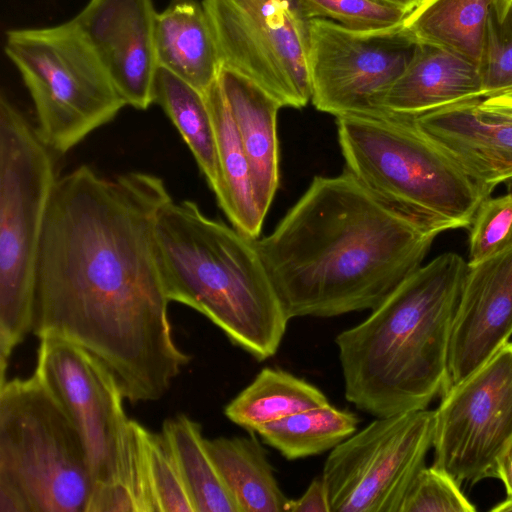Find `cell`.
Wrapping results in <instances>:
<instances>
[{"label": "cell", "instance_id": "1", "mask_svg": "<svg viewBox=\"0 0 512 512\" xmlns=\"http://www.w3.org/2000/svg\"><path fill=\"white\" fill-rule=\"evenodd\" d=\"M171 200L156 175L109 179L82 165L58 178L40 241L34 334L95 355L132 404L162 398L191 359L174 341L157 261Z\"/></svg>", "mask_w": 512, "mask_h": 512}, {"label": "cell", "instance_id": "2", "mask_svg": "<svg viewBox=\"0 0 512 512\" xmlns=\"http://www.w3.org/2000/svg\"><path fill=\"white\" fill-rule=\"evenodd\" d=\"M436 236L345 169L315 176L254 242L288 317L327 318L378 307L422 266Z\"/></svg>", "mask_w": 512, "mask_h": 512}, {"label": "cell", "instance_id": "3", "mask_svg": "<svg viewBox=\"0 0 512 512\" xmlns=\"http://www.w3.org/2000/svg\"><path fill=\"white\" fill-rule=\"evenodd\" d=\"M469 270L445 252L335 339L348 402L379 417L425 409L448 387L453 319Z\"/></svg>", "mask_w": 512, "mask_h": 512}, {"label": "cell", "instance_id": "4", "mask_svg": "<svg viewBox=\"0 0 512 512\" xmlns=\"http://www.w3.org/2000/svg\"><path fill=\"white\" fill-rule=\"evenodd\" d=\"M169 301L204 315L258 361L274 356L290 318L254 240L207 217L191 200L169 201L155 229Z\"/></svg>", "mask_w": 512, "mask_h": 512}, {"label": "cell", "instance_id": "5", "mask_svg": "<svg viewBox=\"0 0 512 512\" xmlns=\"http://www.w3.org/2000/svg\"><path fill=\"white\" fill-rule=\"evenodd\" d=\"M336 123L346 170L436 235L469 227L491 196L412 117L343 116Z\"/></svg>", "mask_w": 512, "mask_h": 512}, {"label": "cell", "instance_id": "6", "mask_svg": "<svg viewBox=\"0 0 512 512\" xmlns=\"http://www.w3.org/2000/svg\"><path fill=\"white\" fill-rule=\"evenodd\" d=\"M93 484L81 434L43 378L0 383V512H85Z\"/></svg>", "mask_w": 512, "mask_h": 512}, {"label": "cell", "instance_id": "7", "mask_svg": "<svg viewBox=\"0 0 512 512\" xmlns=\"http://www.w3.org/2000/svg\"><path fill=\"white\" fill-rule=\"evenodd\" d=\"M52 151L21 111L0 98V382L33 331L35 272L58 180Z\"/></svg>", "mask_w": 512, "mask_h": 512}, {"label": "cell", "instance_id": "8", "mask_svg": "<svg viewBox=\"0 0 512 512\" xmlns=\"http://www.w3.org/2000/svg\"><path fill=\"white\" fill-rule=\"evenodd\" d=\"M5 53L33 101L35 129L53 153H67L126 106L73 20L9 30Z\"/></svg>", "mask_w": 512, "mask_h": 512}, {"label": "cell", "instance_id": "9", "mask_svg": "<svg viewBox=\"0 0 512 512\" xmlns=\"http://www.w3.org/2000/svg\"><path fill=\"white\" fill-rule=\"evenodd\" d=\"M221 65L260 86L282 107L311 100L309 20L294 0H202Z\"/></svg>", "mask_w": 512, "mask_h": 512}, {"label": "cell", "instance_id": "10", "mask_svg": "<svg viewBox=\"0 0 512 512\" xmlns=\"http://www.w3.org/2000/svg\"><path fill=\"white\" fill-rule=\"evenodd\" d=\"M435 410L373 420L333 448L322 478L331 512H400L433 446Z\"/></svg>", "mask_w": 512, "mask_h": 512}, {"label": "cell", "instance_id": "11", "mask_svg": "<svg viewBox=\"0 0 512 512\" xmlns=\"http://www.w3.org/2000/svg\"><path fill=\"white\" fill-rule=\"evenodd\" d=\"M417 47L403 23L357 31L328 19H310L308 66L314 107L336 118L386 115L384 99Z\"/></svg>", "mask_w": 512, "mask_h": 512}, {"label": "cell", "instance_id": "12", "mask_svg": "<svg viewBox=\"0 0 512 512\" xmlns=\"http://www.w3.org/2000/svg\"><path fill=\"white\" fill-rule=\"evenodd\" d=\"M442 394L433 465L459 484L496 478V459L512 436V342Z\"/></svg>", "mask_w": 512, "mask_h": 512}, {"label": "cell", "instance_id": "13", "mask_svg": "<svg viewBox=\"0 0 512 512\" xmlns=\"http://www.w3.org/2000/svg\"><path fill=\"white\" fill-rule=\"evenodd\" d=\"M35 371L76 424L86 448L93 486L108 481L129 419L115 376L89 351L55 336L39 338Z\"/></svg>", "mask_w": 512, "mask_h": 512}, {"label": "cell", "instance_id": "14", "mask_svg": "<svg viewBox=\"0 0 512 512\" xmlns=\"http://www.w3.org/2000/svg\"><path fill=\"white\" fill-rule=\"evenodd\" d=\"M156 16L152 0H89L72 19L125 104L139 110L153 104Z\"/></svg>", "mask_w": 512, "mask_h": 512}, {"label": "cell", "instance_id": "15", "mask_svg": "<svg viewBox=\"0 0 512 512\" xmlns=\"http://www.w3.org/2000/svg\"><path fill=\"white\" fill-rule=\"evenodd\" d=\"M512 335V247L469 266L453 319L448 387L481 367Z\"/></svg>", "mask_w": 512, "mask_h": 512}, {"label": "cell", "instance_id": "16", "mask_svg": "<svg viewBox=\"0 0 512 512\" xmlns=\"http://www.w3.org/2000/svg\"><path fill=\"white\" fill-rule=\"evenodd\" d=\"M481 99L414 117L417 127L489 194L512 185V120L482 110Z\"/></svg>", "mask_w": 512, "mask_h": 512}, {"label": "cell", "instance_id": "17", "mask_svg": "<svg viewBox=\"0 0 512 512\" xmlns=\"http://www.w3.org/2000/svg\"><path fill=\"white\" fill-rule=\"evenodd\" d=\"M219 79L249 163L255 200L265 217L279 186L277 115L282 106L233 70L221 66Z\"/></svg>", "mask_w": 512, "mask_h": 512}, {"label": "cell", "instance_id": "18", "mask_svg": "<svg viewBox=\"0 0 512 512\" xmlns=\"http://www.w3.org/2000/svg\"><path fill=\"white\" fill-rule=\"evenodd\" d=\"M479 68L448 50L418 43L411 62L384 99L387 114L417 117L461 101L482 99Z\"/></svg>", "mask_w": 512, "mask_h": 512}, {"label": "cell", "instance_id": "19", "mask_svg": "<svg viewBox=\"0 0 512 512\" xmlns=\"http://www.w3.org/2000/svg\"><path fill=\"white\" fill-rule=\"evenodd\" d=\"M154 40L159 67L203 94L217 80L222 65L201 3L172 0L167 8L157 13Z\"/></svg>", "mask_w": 512, "mask_h": 512}, {"label": "cell", "instance_id": "20", "mask_svg": "<svg viewBox=\"0 0 512 512\" xmlns=\"http://www.w3.org/2000/svg\"><path fill=\"white\" fill-rule=\"evenodd\" d=\"M205 97L217 144L219 184L214 194L232 226L244 236L256 240L265 217L255 200L249 163L219 76Z\"/></svg>", "mask_w": 512, "mask_h": 512}, {"label": "cell", "instance_id": "21", "mask_svg": "<svg viewBox=\"0 0 512 512\" xmlns=\"http://www.w3.org/2000/svg\"><path fill=\"white\" fill-rule=\"evenodd\" d=\"M206 443L239 512L288 511L290 499L255 436L218 437Z\"/></svg>", "mask_w": 512, "mask_h": 512}, {"label": "cell", "instance_id": "22", "mask_svg": "<svg viewBox=\"0 0 512 512\" xmlns=\"http://www.w3.org/2000/svg\"><path fill=\"white\" fill-rule=\"evenodd\" d=\"M494 0H421L403 21L420 44L453 52L476 66Z\"/></svg>", "mask_w": 512, "mask_h": 512}, {"label": "cell", "instance_id": "23", "mask_svg": "<svg viewBox=\"0 0 512 512\" xmlns=\"http://www.w3.org/2000/svg\"><path fill=\"white\" fill-rule=\"evenodd\" d=\"M153 104L159 105L173 122L215 192L219 184L216 134L205 94L158 66L153 83Z\"/></svg>", "mask_w": 512, "mask_h": 512}, {"label": "cell", "instance_id": "24", "mask_svg": "<svg viewBox=\"0 0 512 512\" xmlns=\"http://www.w3.org/2000/svg\"><path fill=\"white\" fill-rule=\"evenodd\" d=\"M316 386L275 368L262 369L224 408L225 416L250 432L291 414L328 404Z\"/></svg>", "mask_w": 512, "mask_h": 512}, {"label": "cell", "instance_id": "25", "mask_svg": "<svg viewBox=\"0 0 512 512\" xmlns=\"http://www.w3.org/2000/svg\"><path fill=\"white\" fill-rule=\"evenodd\" d=\"M147 428L128 419L108 481L93 486L85 512H157L147 452Z\"/></svg>", "mask_w": 512, "mask_h": 512}, {"label": "cell", "instance_id": "26", "mask_svg": "<svg viewBox=\"0 0 512 512\" xmlns=\"http://www.w3.org/2000/svg\"><path fill=\"white\" fill-rule=\"evenodd\" d=\"M168 438L183 475L195 512H239L203 437L201 425L186 415L167 419Z\"/></svg>", "mask_w": 512, "mask_h": 512}, {"label": "cell", "instance_id": "27", "mask_svg": "<svg viewBox=\"0 0 512 512\" xmlns=\"http://www.w3.org/2000/svg\"><path fill=\"white\" fill-rule=\"evenodd\" d=\"M359 419L330 403L306 409L259 427L262 441L287 460L332 450L357 430Z\"/></svg>", "mask_w": 512, "mask_h": 512}, {"label": "cell", "instance_id": "28", "mask_svg": "<svg viewBox=\"0 0 512 512\" xmlns=\"http://www.w3.org/2000/svg\"><path fill=\"white\" fill-rule=\"evenodd\" d=\"M307 19L323 18L348 29L371 31L399 26L409 11L380 0H294Z\"/></svg>", "mask_w": 512, "mask_h": 512}, {"label": "cell", "instance_id": "29", "mask_svg": "<svg viewBox=\"0 0 512 512\" xmlns=\"http://www.w3.org/2000/svg\"><path fill=\"white\" fill-rule=\"evenodd\" d=\"M150 483L157 512H195L174 451L163 431L146 432Z\"/></svg>", "mask_w": 512, "mask_h": 512}, {"label": "cell", "instance_id": "30", "mask_svg": "<svg viewBox=\"0 0 512 512\" xmlns=\"http://www.w3.org/2000/svg\"><path fill=\"white\" fill-rule=\"evenodd\" d=\"M469 232L468 265H476L512 247V192L485 198Z\"/></svg>", "mask_w": 512, "mask_h": 512}, {"label": "cell", "instance_id": "31", "mask_svg": "<svg viewBox=\"0 0 512 512\" xmlns=\"http://www.w3.org/2000/svg\"><path fill=\"white\" fill-rule=\"evenodd\" d=\"M456 479L442 468L424 467L410 485L400 512H475Z\"/></svg>", "mask_w": 512, "mask_h": 512}, {"label": "cell", "instance_id": "32", "mask_svg": "<svg viewBox=\"0 0 512 512\" xmlns=\"http://www.w3.org/2000/svg\"><path fill=\"white\" fill-rule=\"evenodd\" d=\"M483 98L512 88V13L499 16L492 4L478 65Z\"/></svg>", "mask_w": 512, "mask_h": 512}, {"label": "cell", "instance_id": "33", "mask_svg": "<svg viewBox=\"0 0 512 512\" xmlns=\"http://www.w3.org/2000/svg\"><path fill=\"white\" fill-rule=\"evenodd\" d=\"M289 512H331L322 476L314 478L298 499H290Z\"/></svg>", "mask_w": 512, "mask_h": 512}, {"label": "cell", "instance_id": "34", "mask_svg": "<svg viewBox=\"0 0 512 512\" xmlns=\"http://www.w3.org/2000/svg\"><path fill=\"white\" fill-rule=\"evenodd\" d=\"M479 106L486 112L512 120V88L482 98Z\"/></svg>", "mask_w": 512, "mask_h": 512}, {"label": "cell", "instance_id": "35", "mask_svg": "<svg viewBox=\"0 0 512 512\" xmlns=\"http://www.w3.org/2000/svg\"><path fill=\"white\" fill-rule=\"evenodd\" d=\"M496 478L506 489L507 498H512V436L505 443L496 459Z\"/></svg>", "mask_w": 512, "mask_h": 512}, {"label": "cell", "instance_id": "36", "mask_svg": "<svg viewBox=\"0 0 512 512\" xmlns=\"http://www.w3.org/2000/svg\"><path fill=\"white\" fill-rule=\"evenodd\" d=\"M380 1L403 8L409 12H411L421 2V0H380Z\"/></svg>", "mask_w": 512, "mask_h": 512}, {"label": "cell", "instance_id": "37", "mask_svg": "<svg viewBox=\"0 0 512 512\" xmlns=\"http://www.w3.org/2000/svg\"><path fill=\"white\" fill-rule=\"evenodd\" d=\"M512 0H494V7L500 16H505L510 11Z\"/></svg>", "mask_w": 512, "mask_h": 512}, {"label": "cell", "instance_id": "38", "mask_svg": "<svg viewBox=\"0 0 512 512\" xmlns=\"http://www.w3.org/2000/svg\"><path fill=\"white\" fill-rule=\"evenodd\" d=\"M491 511L493 512H512V498H507L503 502L495 505Z\"/></svg>", "mask_w": 512, "mask_h": 512}, {"label": "cell", "instance_id": "39", "mask_svg": "<svg viewBox=\"0 0 512 512\" xmlns=\"http://www.w3.org/2000/svg\"><path fill=\"white\" fill-rule=\"evenodd\" d=\"M510 11H511V13H512V2H511V5H510Z\"/></svg>", "mask_w": 512, "mask_h": 512}, {"label": "cell", "instance_id": "40", "mask_svg": "<svg viewBox=\"0 0 512 512\" xmlns=\"http://www.w3.org/2000/svg\"><path fill=\"white\" fill-rule=\"evenodd\" d=\"M510 186H512V185H510Z\"/></svg>", "mask_w": 512, "mask_h": 512}]
</instances>
